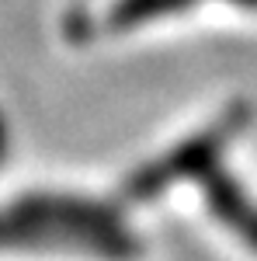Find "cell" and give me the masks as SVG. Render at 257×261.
I'll return each mask as SVG.
<instances>
[{
  "label": "cell",
  "instance_id": "52a82bcc",
  "mask_svg": "<svg viewBox=\"0 0 257 261\" xmlns=\"http://www.w3.org/2000/svg\"><path fill=\"white\" fill-rule=\"evenodd\" d=\"M4 140H7V136H4V122H0V157H4Z\"/></svg>",
  "mask_w": 257,
  "mask_h": 261
},
{
  "label": "cell",
  "instance_id": "3957f363",
  "mask_svg": "<svg viewBox=\"0 0 257 261\" xmlns=\"http://www.w3.org/2000/svg\"><path fill=\"white\" fill-rule=\"evenodd\" d=\"M198 181H202V192H205V202H209L212 216L226 230H233L247 247L257 251V202L240 188V181L230 178L222 167L205 171Z\"/></svg>",
  "mask_w": 257,
  "mask_h": 261
},
{
  "label": "cell",
  "instance_id": "6da1fadb",
  "mask_svg": "<svg viewBox=\"0 0 257 261\" xmlns=\"http://www.w3.org/2000/svg\"><path fill=\"white\" fill-rule=\"evenodd\" d=\"M254 119V108L250 105H230L222 115H219L212 125H205L198 136H188V140L174 146L170 153H163L157 161L136 167L129 178L122 181V199L125 202H153L157 195H163L167 188H174L178 181H191L202 178L205 171L219 167V157L222 150L230 146L233 136H240Z\"/></svg>",
  "mask_w": 257,
  "mask_h": 261
},
{
  "label": "cell",
  "instance_id": "8992f818",
  "mask_svg": "<svg viewBox=\"0 0 257 261\" xmlns=\"http://www.w3.org/2000/svg\"><path fill=\"white\" fill-rule=\"evenodd\" d=\"M230 4H237L243 11H257V0H230Z\"/></svg>",
  "mask_w": 257,
  "mask_h": 261
},
{
  "label": "cell",
  "instance_id": "7a4b0ae2",
  "mask_svg": "<svg viewBox=\"0 0 257 261\" xmlns=\"http://www.w3.org/2000/svg\"><path fill=\"white\" fill-rule=\"evenodd\" d=\"M14 209L35 216L42 223H52L66 233L80 237L83 251L104 261H136L142 258V241L125 226L122 213L108 202L80 199V195H18Z\"/></svg>",
  "mask_w": 257,
  "mask_h": 261
},
{
  "label": "cell",
  "instance_id": "277c9868",
  "mask_svg": "<svg viewBox=\"0 0 257 261\" xmlns=\"http://www.w3.org/2000/svg\"><path fill=\"white\" fill-rule=\"evenodd\" d=\"M0 247H63V251H83L80 237L66 233L52 223H42L21 209L0 213Z\"/></svg>",
  "mask_w": 257,
  "mask_h": 261
},
{
  "label": "cell",
  "instance_id": "5b68a950",
  "mask_svg": "<svg viewBox=\"0 0 257 261\" xmlns=\"http://www.w3.org/2000/svg\"><path fill=\"white\" fill-rule=\"evenodd\" d=\"M198 0H115L104 14V24L111 32H129L136 24H146V21L157 18H170V14H181V11H191Z\"/></svg>",
  "mask_w": 257,
  "mask_h": 261
}]
</instances>
